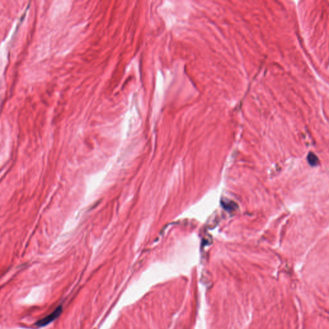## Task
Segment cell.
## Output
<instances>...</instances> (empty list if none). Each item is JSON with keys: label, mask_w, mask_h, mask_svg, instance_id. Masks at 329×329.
<instances>
[{"label": "cell", "mask_w": 329, "mask_h": 329, "mask_svg": "<svg viewBox=\"0 0 329 329\" xmlns=\"http://www.w3.org/2000/svg\"><path fill=\"white\" fill-rule=\"evenodd\" d=\"M62 310H63L62 307L59 306L52 313H50V314H48V316H45V317L42 318L41 320L37 321V322L35 323V325L37 327H42L46 326L47 325H48L49 323L52 322L53 321H54L55 319H57V318L60 316V313L62 312Z\"/></svg>", "instance_id": "cell-1"}, {"label": "cell", "mask_w": 329, "mask_h": 329, "mask_svg": "<svg viewBox=\"0 0 329 329\" xmlns=\"http://www.w3.org/2000/svg\"><path fill=\"white\" fill-rule=\"evenodd\" d=\"M307 160L309 163V164L312 166H316L318 164V158L315 154L310 153L308 154L307 156Z\"/></svg>", "instance_id": "cell-2"}]
</instances>
